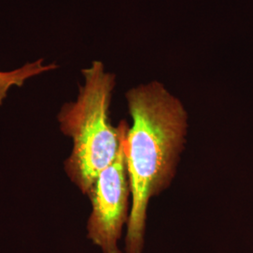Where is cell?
I'll return each mask as SVG.
<instances>
[{"label":"cell","mask_w":253,"mask_h":253,"mask_svg":"<svg viewBox=\"0 0 253 253\" xmlns=\"http://www.w3.org/2000/svg\"><path fill=\"white\" fill-rule=\"evenodd\" d=\"M125 99L131 118L123 134L131 191L125 253H144L148 206L174 179L189 114L180 99L156 80L129 88Z\"/></svg>","instance_id":"cell-1"},{"label":"cell","mask_w":253,"mask_h":253,"mask_svg":"<svg viewBox=\"0 0 253 253\" xmlns=\"http://www.w3.org/2000/svg\"><path fill=\"white\" fill-rule=\"evenodd\" d=\"M84 83L76 100L65 103L57 119L60 129L73 140L65 170L78 189L87 195L100 172L113 163L120 149L123 122L114 126L110 107L117 76L100 60L82 70Z\"/></svg>","instance_id":"cell-2"},{"label":"cell","mask_w":253,"mask_h":253,"mask_svg":"<svg viewBox=\"0 0 253 253\" xmlns=\"http://www.w3.org/2000/svg\"><path fill=\"white\" fill-rule=\"evenodd\" d=\"M127 125L124 120L116 160L100 172L87 193L92 208L86 226L87 238L102 253H122L118 242L129 217L131 191L123 146Z\"/></svg>","instance_id":"cell-3"},{"label":"cell","mask_w":253,"mask_h":253,"mask_svg":"<svg viewBox=\"0 0 253 253\" xmlns=\"http://www.w3.org/2000/svg\"><path fill=\"white\" fill-rule=\"evenodd\" d=\"M57 64H44V59L40 58L33 62H28L16 70L10 72H0V106L7 98L12 86H23L25 82L42 73L57 69Z\"/></svg>","instance_id":"cell-4"}]
</instances>
